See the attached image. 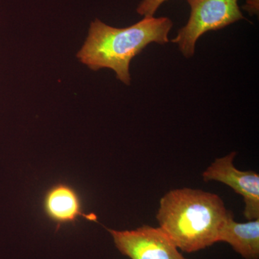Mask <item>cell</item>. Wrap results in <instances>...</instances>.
I'll return each mask as SVG.
<instances>
[{
	"label": "cell",
	"instance_id": "3",
	"mask_svg": "<svg viewBox=\"0 0 259 259\" xmlns=\"http://www.w3.org/2000/svg\"><path fill=\"white\" fill-rule=\"evenodd\" d=\"M238 0H187L191 8L190 19L172 42L178 44L186 58L194 55L197 40L205 32L221 30L244 20Z\"/></svg>",
	"mask_w": 259,
	"mask_h": 259
},
{
	"label": "cell",
	"instance_id": "7",
	"mask_svg": "<svg viewBox=\"0 0 259 259\" xmlns=\"http://www.w3.org/2000/svg\"><path fill=\"white\" fill-rule=\"evenodd\" d=\"M218 242H226L245 259L259 258V219L237 223L230 212L221 227Z\"/></svg>",
	"mask_w": 259,
	"mask_h": 259
},
{
	"label": "cell",
	"instance_id": "6",
	"mask_svg": "<svg viewBox=\"0 0 259 259\" xmlns=\"http://www.w3.org/2000/svg\"><path fill=\"white\" fill-rule=\"evenodd\" d=\"M82 199L71 185L59 182L51 186L42 199V210L46 217L56 226V231L64 225L74 224L80 218L97 221L93 213L83 211Z\"/></svg>",
	"mask_w": 259,
	"mask_h": 259
},
{
	"label": "cell",
	"instance_id": "1",
	"mask_svg": "<svg viewBox=\"0 0 259 259\" xmlns=\"http://www.w3.org/2000/svg\"><path fill=\"white\" fill-rule=\"evenodd\" d=\"M230 212L218 194L176 189L160 200L156 219L179 249L193 253L218 243L219 232Z\"/></svg>",
	"mask_w": 259,
	"mask_h": 259
},
{
	"label": "cell",
	"instance_id": "4",
	"mask_svg": "<svg viewBox=\"0 0 259 259\" xmlns=\"http://www.w3.org/2000/svg\"><path fill=\"white\" fill-rule=\"evenodd\" d=\"M107 231L117 250L131 259H187L159 227L146 225L132 231Z\"/></svg>",
	"mask_w": 259,
	"mask_h": 259
},
{
	"label": "cell",
	"instance_id": "5",
	"mask_svg": "<svg viewBox=\"0 0 259 259\" xmlns=\"http://www.w3.org/2000/svg\"><path fill=\"white\" fill-rule=\"evenodd\" d=\"M236 153L218 158L202 173L204 181L225 184L243 197L244 216L248 221L259 219V175L252 171H240L234 166Z\"/></svg>",
	"mask_w": 259,
	"mask_h": 259
},
{
	"label": "cell",
	"instance_id": "8",
	"mask_svg": "<svg viewBox=\"0 0 259 259\" xmlns=\"http://www.w3.org/2000/svg\"><path fill=\"white\" fill-rule=\"evenodd\" d=\"M166 1L167 0H142L136 11L144 18L153 17L159 7Z\"/></svg>",
	"mask_w": 259,
	"mask_h": 259
},
{
	"label": "cell",
	"instance_id": "2",
	"mask_svg": "<svg viewBox=\"0 0 259 259\" xmlns=\"http://www.w3.org/2000/svg\"><path fill=\"white\" fill-rule=\"evenodd\" d=\"M173 27L169 18H144L125 28H117L96 19L92 22L86 41L77 54L82 64L94 71L113 70L117 79L131 84V61L151 42H168Z\"/></svg>",
	"mask_w": 259,
	"mask_h": 259
}]
</instances>
